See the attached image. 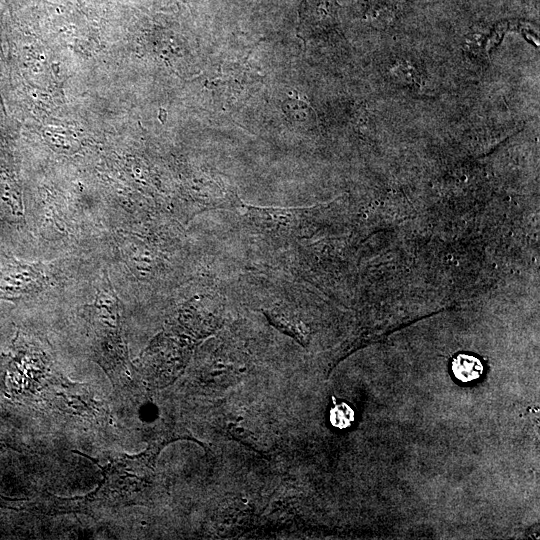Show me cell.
<instances>
[{
    "instance_id": "5",
    "label": "cell",
    "mask_w": 540,
    "mask_h": 540,
    "mask_svg": "<svg viewBox=\"0 0 540 540\" xmlns=\"http://www.w3.org/2000/svg\"><path fill=\"white\" fill-rule=\"evenodd\" d=\"M7 0H0V69L3 63L4 59V52H3V32H4V25L5 20L9 15V12H7Z\"/></svg>"
},
{
    "instance_id": "3",
    "label": "cell",
    "mask_w": 540,
    "mask_h": 540,
    "mask_svg": "<svg viewBox=\"0 0 540 540\" xmlns=\"http://www.w3.org/2000/svg\"><path fill=\"white\" fill-rule=\"evenodd\" d=\"M330 421L337 428H347L354 421V411L346 403L338 404L330 411Z\"/></svg>"
},
{
    "instance_id": "6",
    "label": "cell",
    "mask_w": 540,
    "mask_h": 540,
    "mask_svg": "<svg viewBox=\"0 0 540 540\" xmlns=\"http://www.w3.org/2000/svg\"><path fill=\"white\" fill-rule=\"evenodd\" d=\"M19 499H11V498H6V497H3L0 495V506L2 507H6V508H14L15 507L12 505V503L14 502H18Z\"/></svg>"
},
{
    "instance_id": "2",
    "label": "cell",
    "mask_w": 540,
    "mask_h": 540,
    "mask_svg": "<svg viewBox=\"0 0 540 540\" xmlns=\"http://www.w3.org/2000/svg\"><path fill=\"white\" fill-rule=\"evenodd\" d=\"M451 368L454 376L464 383L477 380L484 371L482 362L468 354L457 355L452 361Z\"/></svg>"
},
{
    "instance_id": "1",
    "label": "cell",
    "mask_w": 540,
    "mask_h": 540,
    "mask_svg": "<svg viewBox=\"0 0 540 540\" xmlns=\"http://www.w3.org/2000/svg\"><path fill=\"white\" fill-rule=\"evenodd\" d=\"M44 278L40 264L0 256V299L17 301L33 296L43 289Z\"/></svg>"
},
{
    "instance_id": "4",
    "label": "cell",
    "mask_w": 540,
    "mask_h": 540,
    "mask_svg": "<svg viewBox=\"0 0 540 540\" xmlns=\"http://www.w3.org/2000/svg\"><path fill=\"white\" fill-rule=\"evenodd\" d=\"M9 136V121L4 100L0 93V143L5 142Z\"/></svg>"
}]
</instances>
